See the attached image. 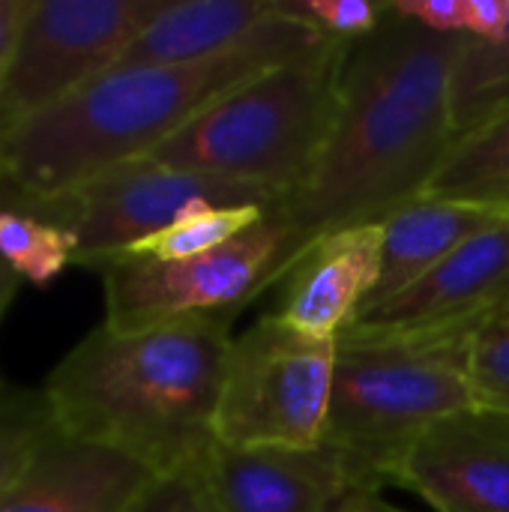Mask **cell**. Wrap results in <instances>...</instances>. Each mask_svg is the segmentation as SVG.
<instances>
[{"label":"cell","instance_id":"1","mask_svg":"<svg viewBox=\"0 0 509 512\" xmlns=\"http://www.w3.org/2000/svg\"><path fill=\"white\" fill-rule=\"evenodd\" d=\"M462 39L432 33L387 3L381 27L351 42L327 144L303 186L273 207L285 240L264 291L282 285L321 237L381 225L426 195L459 138L453 66Z\"/></svg>","mask_w":509,"mask_h":512},{"label":"cell","instance_id":"2","mask_svg":"<svg viewBox=\"0 0 509 512\" xmlns=\"http://www.w3.org/2000/svg\"><path fill=\"white\" fill-rule=\"evenodd\" d=\"M324 42L276 15L237 51L189 66H117L63 102L0 132V207H45L81 183L150 156L249 78Z\"/></svg>","mask_w":509,"mask_h":512},{"label":"cell","instance_id":"3","mask_svg":"<svg viewBox=\"0 0 509 512\" xmlns=\"http://www.w3.org/2000/svg\"><path fill=\"white\" fill-rule=\"evenodd\" d=\"M234 315L144 330L99 324L48 375L42 393L60 435L114 450L156 477L192 468L216 441L213 417Z\"/></svg>","mask_w":509,"mask_h":512},{"label":"cell","instance_id":"4","mask_svg":"<svg viewBox=\"0 0 509 512\" xmlns=\"http://www.w3.org/2000/svg\"><path fill=\"white\" fill-rule=\"evenodd\" d=\"M474 330L393 333L351 324L339 333L321 444L339 459L348 492L396 486L402 462L435 423L477 408Z\"/></svg>","mask_w":509,"mask_h":512},{"label":"cell","instance_id":"5","mask_svg":"<svg viewBox=\"0 0 509 512\" xmlns=\"http://www.w3.org/2000/svg\"><path fill=\"white\" fill-rule=\"evenodd\" d=\"M351 42L324 39L309 51L225 93L150 159L255 183L279 198L303 186L333 129Z\"/></svg>","mask_w":509,"mask_h":512},{"label":"cell","instance_id":"6","mask_svg":"<svg viewBox=\"0 0 509 512\" xmlns=\"http://www.w3.org/2000/svg\"><path fill=\"white\" fill-rule=\"evenodd\" d=\"M336 339L294 330L279 312L231 339L213 438L228 447H321Z\"/></svg>","mask_w":509,"mask_h":512},{"label":"cell","instance_id":"7","mask_svg":"<svg viewBox=\"0 0 509 512\" xmlns=\"http://www.w3.org/2000/svg\"><path fill=\"white\" fill-rule=\"evenodd\" d=\"M279 201L282 198L264 186L183 171L144 156L111 168L36 210L54 216L75 234L78 267L99 270L192 213L276 207Z\"/></svg>","mask_w":509,"mask_h":512},{"label":"cell","instance_id":"8","mask_svg":"<svg viewBox=\"0 0 509 512\" xmlns=\"http://www.w3.org/2000/svg\"><path fill=\"white\" fill-rule=\"evenodd\" d=\"M168 0H33L0 90V132L120 66Z\"/></svg>","mask_w":509,"mask_h":512},{"label":"cell","instance_id":"9","mask_svg":"<svg viewBox=\"0 0 509 512\" xmlns=\"http://www.w3.org/2000/svg\"><path fill=\"white\" fill-rule=\"evenodd\" d=\"M282 240L285 225L270 207L249 231L198 258H111L99 267L105 285L102 324L111 330H144L201 315L237 318L243 306L261 297Z\"/></svg>","mask_w":509,"mask_h":512},{"label":"cell","instance_id":"10","mask_svg":"<svg viewBox=\"0 0 509 512\" xmlns=\"http://www.w3.org/2000/svg\"><path fill=\"white\" fill-rule=\"evenodd\" d=\"M396 486L435 512H509V414L477 405L435 423L402 462Z\"/></svg>","mask_w":509,"mask_h":512},{"label":"cell","instance_id":"11","mask_svg":"<svg viewBox=\"0 0 509 512\" xmlns=\"http://www.w3.org/2000/svg\"><path fill=\"white\" fill-rule=\"evenodd\" d=\"M192 474L213 512H333L348 492L342 465L324 444L249 450L213 441Z\"/></svg>","mask_w":509,"mask_h":512},{"label":"cell","instance_id":"12","mask_svg":"<svg viewBox=\"0 0 509 512\" xmlns=\"http://www.w3.org/2000/svg\"><path fill=\"white\" fill-rule=\"evenodd\" d=\"M507 291L509 225H501L468 240L408 291L357 318L354 327L417 333L480 324Z\"/></svg>","mask_w":509,"mask_h":512},{"label":"cell","instance_id":"13","mask_svg":"<svg viewBox=\"0 0 509 512\" xmlns=\"http://www.w3.org/2000/svg\"><path fill=\"white\" fill-rule=\"evenodd\" d=\"M381 225H357L321 237L288 273L279 315L300 333L339 339L378 285Z\"/></svg>","mask_w":509,"mask_h":512},{"label":"cell","instance_id":"14","mask_svg":"<svg viewBox=\"0 0 509 512\" xmlns=\"http://www.w3.org/2000/svg\"><path fill=\"white\" fill-rule=\"evenodd\" d=\"M153 480L156 474L132 459L57 432L0 495V512H126Z\"/></svg>","mask_w":509,"mask_h":512},{"label":"cell","instance_id":"15","mask_svg":"<svg viewBox=\"0 0 509 512\" xmlns=\"http://www.w3.org/2000/svg\"><path fill=\"white\" fill-rule=\"evenodd\" d=\"M501 225H509V210L504 207L447 201L432 195H420L417 201L399 207L390 219L381 222L384 228L381 276L357 318L375 312L396 294L408 291L414 282L432 273L441 261H447L456 249H462L477 234Z\"/></svg>","mask_w":509,"mask_h":512},{"label":"cell","instance_id":"16","mask_svg":"<svg viewBox=\"0 0 509 512\" xmlns=\"http://www.w3.org/2000/svg\"><path fill=\"white\" fill-rule=\"evenodd\" d=\"M273 15L276 0H168L129 45L120 66H189L216 60L243 48Z\"/></svg>","mask_w":509,"mask_h":512},{"label":"cell","instance_id":"17","mask_svg":"<svg viewBox=\"0 0 509 512\" xmlns=\"http://www.w3.org/2000/svg\"><path fill=\"white\" fill-rule=\"evenodd\" d=\"M426 195L509 210V108L456 138Z\"/></svg>","mask_w":509,"mask_h":512},{"label":"cell","instance_id":"18","mask_svg":"<svg viewBox=\"0 0 509 512\" xmlns=\"http://www.w3.org/2000/svg\"><path fill=\"white\" fill-rule=\"evenodd\" d=\"M0 261L30 285H51L75 264V234L42 210L0 207Z\"/></svg>","mask_w":509,"mask_h":512},{"label":"cell","instance_id":"19","mask_svg":"<svg viewBox=\"0 0 509 512\" xmlns=\"http://www.w3.org/2000/svg\"><path fill=\"white\" fill-rule=\"evenodd\" d=\"M509 108V24L492 39H462L453 66V120L465 135Z\"/></svg>","mask_w":509,"mask_h":512},{"label":"cell","instance_id":"20","mask_svg":"<svg viewBox=\"0 0 509 512\" xmlns=\"http://www.w3.org/2000/svg\"><path fill=\"white\" fill-rule=\"evenodd\" d=\"M54 435L57 426L42 390L0 387V495L24 477Z\"/></svg>","mask_w":509,"mask_h":512},{"label":"cell","instance_id":"21","mask_svg":"<svg viewBox=\"0 0 509 512\" xmlns=\"http://www.w3.org/2000/svg\"><path fill=\"white\" fill-rule=\"evenodd\" d=\"M270 207H225V210H201L177 225L165 228L162 234L132 246L123 252L126 258H147V261H183L198 258L213 249H222L243 231H249L255 222L264 219ZM117 255V258H123Z\"/></svg>","mask_w":509,"mask_h":512},{"label":"cell","instance_id":"22","mask_svg":"<svg viewBox=\"0 0 509 512\" xmlns=\"http://www.w3.org/2000/svg\"><path fill=\"white\" fill-rule=\"evenodd\" d=\"M471 375L477 405L509 414V291L474 330Z\"/></svg>","mask_w":509,"mask_h":512},{"label":"cell","instance_id":"23","mask_svg":"<svg viewBox=\"0 0 509 512\" xmlns=\"http://www.w3.org/2000/svg\"><path fill=\"white\" fill-rule=\"evenodd\" d=\"M279 6L318 30L324 39L336 42H357L372 36L387 15V3L372 0H279Z\"/></svg>","mask_w":509,"mask_h":512},{"label":"cell","instance_id":"24","mask_svg":"<svg viewBox=\"0 0 509 512\" xmlns=\"http://www.w3.org/2000/svg\"><path fill=\"white\" fill-rule=\"evenodd\" d=\"M126 512H213L192 468L156 477Z\"/></svg>","mask_w":509,"mask_h":512},{"label":"cell","instance_id":"25","mask_svg":"<svg viewBox=\"0 0 509 512\" xmlns=\"http://www.w3.org/2000/svg\"><path fill=\"white\" fill-rule=\"evenodd\" d=\"M390 9L432 33L462 36V0H390Z\"/></svg>","mask_w":509,"mask_h":512},{"label":"cell","instance_id":"26","mask_svg":"<svg viewBox=\"0 0 509 512\" xmlns=\"http://www.w3.org/2000/svg\"><path fill=\"white\" fill-rule=\"evenodd\" d=\"M509 24V0H462V36L492 42Z\"/></svg>","mask_w":509,"mask_h":512},{"label":"cell","instance_id":"27","mask_svg":"<svg viewBox=\"0 0 509 512\" xmlns=\"http://www.w3.org/2000/svg\"><path fill=\"white\" fill-rule=\"evenodd\" d=\"M33 0H0V90L9 75V66L15 60V48L27 21Z\"/></svg>","mask_w":509,"mask_h":512},{"label":"cell","instance_id":"28","mask_svg":"<svg viewBox=\"0 0 509 512\" xmlns=\"http://www.w3.org/2000/svg\"><path fill=\"white\" fill-rule=\"evenodd\" d=\"M333 512H408L387 504L381 498V492H366V489H357V492H345V498L333 507Z\"/></svg>","mask_w":509,"mask_h":512},{"label":"cell","instance_id":"29","mask_svg":"<svg viewBox=\"0 0 509 512\" xmlns=\"http://www.w3.org/2000/svg\"><path fill=\"white\" fill-rule=\"evenodd\" d=\"M18 288H21V279L0 261V321H3V315H6V309L12 306V300L18 297ZM6 381L0 378V387H3Z\"/></svg>","mask_w":509,"mask_h":512}]
</instances>
